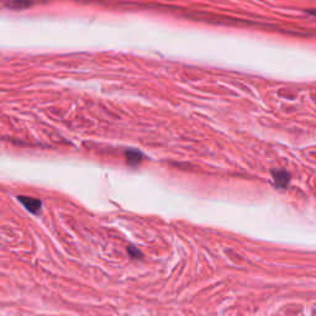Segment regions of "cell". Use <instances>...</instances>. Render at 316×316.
<instances>
[{
	"mask_svg": "<svg viewBox=\"0 0 316 316\" xmlns=\"http://www.w3.org/2000/svg\"><path fill=\"white\" fill-rule=\"evenodd\" d=\"M19 200L30 213L39 214L40 210H41L42 202L39 199L31 198V196H19Z\"/></svg>",
	"mask_w": 316,
	"mask_h": 316,
	"instance_id": "obj_1",
	"label": "cell"
},
{
	"mask_svg": "<svg viewBox=\"0 0 316 316\" xmlns=\"http://www.w3.org/2000/svg\"><path fill=\"white\" fill-rule=\"evenodd\" d=\"M272 176H273V179H274L275 184H277V187H279V188H285V187L289 184L290 176H289V173H288V172L273 171Z\"/></svg>",
	"mask_w": 316,
	"mask_h": 316,
	"instance_id": "obj_2",
	"label": "cell"
},
{
	"mask_svg": "<svg viewBox=\"0 0 316 316\" xmlns=\"http://www.w3.org/2000/svg\"><path fill=\"white\" fill-rule=\"evenodd\" d=\"M126 161L127 164L130 165H137L142 161V153L136 150H128L126 152Z\"/></svg>",
	"mask_w": 316,
	"mask_h": 316,
	"instance_id": "obj_3",
	"label": "cell"
},
{
	"mask_svg": "<svg viewBox=\"0 0 316 316\" xmlns=\"http://www.w3.org/2000/svg\"><path fill=\"white\" fill-rule=\"evenodd\" d=\"M127 253L130 254V256L133 257V258H140L139 256H142V254H141L140 251L137 250V248H135L134 246L127 247Z\"/></svg>",
	"mask_w": 316,
	"mask_h": 316,
	"instance_id": "obj_4",
	"label": "cell"
}]
</instances>
